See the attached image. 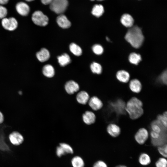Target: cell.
Returning a JSON list of instances; mask_svg holds the SVG:
<instances>
[{
	"instance_id": "obj_18",
	"label": "cell",
	"mask_w": 167,
	"mask_h": 167,
	"mask_svg": "<svg viewBox=\"0 0 167 167\" xmlns=\"http://www.w3.org/2000/svg\"><path fill=\"white\" fill-rule=\"evenodd\" d=\"M116 77L120 82L123 83H127L130 78V75L127 71L124 70H119L116 74Z\"/></svg>"
},
{
	"instance_id": "obj_25",
	"label": "cell",
	"mask_w": 167,
	"mask_h": 167,
	"mask_svg": "<svg viewBox=\"0 0 167 167\" xmlns=\"http://www.w3.org/2000/svg\"><path fill=\"white\" fill-rule=\"evenodd\" d=\"M73 167H84V162L83 159L80 156H76L72 159L71 161Z\"/></svg>"
},
{
	"instance_id": "obj_41",
	"label": "cell",
	"mask_w": 167,
	"mask_h": 167,
	"mask_svg": "<svg viewBox=\"0 0 167 167\" xmlns=\"http://www.w3.org/2000/svg\"><path fill=\"white\" fill-rule=\"evenodd\" d=\"M91 0V1H94L95 0ZM97 0V1H104V0Z\"/></svg>"
},
{
	"instance_id": "obj_38",
	"label": "cell",
	"mask_w": 167,
	"mask_h": 167,
	"mask_svg": "<svg viewBox=\"0 0 167 167\" xmlns=\"http://www.w3.org/2000/svg\"><path fill=\"white\" fill-rule=\"evenodd\" d=\"M9 0H0V5H6L7 4Z\"/></svg>"
},
{
	"instance_id": "obj_14",
	"label": "cell",
	"mask_w": 167,
	"mask_h": 167,
	"mask_svg": "<svg viewBox=\"0 0 167 167\" xmlns=\"http://www.w3.org/2000/svg\"><path fill=\"white\" fill-rule=\"evenodd\" d=\"M107 131L108 133L112 137H116L121 133V130L120 127L114 123L109 124L107 127Z\"/></svg>"
},
{
	"instance_id": "obj_17",
	"label": "cell",
	"mask_w": 167,
	"mask_h": 167,
	"mask_svg": "<svg viewBox=\"0 0 167 167\" xmlns=\"http://www.w3.org/2000/svg\"><path fill=\"white\" fill-rule=\"evenodd\" d=\"M120 21L124 26L127 28L132 27L134 23V20L132 17L127 13L124 14L122 16Z\"/></svg>"
},
{
	"instance_id": "obj_29",
	"label": "cell",
	"mask_w": 167,
	"mask_h": 167,
	"mask_svg": "<svg viewBox=\"0 0 167 167\" xmlns=\"http://www.w3.org/2000/svg\"><path fill=\"white\" fill-rule=\"evenodd\" d=\"M66 153L73 154V150L72 147L68 144L65 143H61L59 144Z\"/></svg>"
},
{
	"instance_id": "obj_35",
	"label": "cell",
	"mask_w": 167,
	"mask_h": 167,
	"mask_svg": "<svg viewBox=\"0 0 167 167\" xmlns=\"http://www.w3.org/2000/svg\"><path fill=\"white\" fill-rule=\"evenodd\" d=\"M56 153L57 156L58 157H60L66 154L62 148L60 146L57 147Z\"/></svg>"
},
{
	"instance_id": "obj_39",
	"label": "cell",
	"mask_w": 167,
	"mask_h": 167,
	"mask_svg": "<svg viewBox=\"0 0 167 167\" xmlns=\"http://www.w3.org/2000/svg\"><path fill=\"white\" fill-rule=\"evenodd\" d=\"M34 0H24L25 1L28 2H30L34 1Z\"/></svg>"
},
{
	"instance_id": "obj_2",
	"label": "cell",
	"mask_w": 167,
	"mask_h": 167,
	"mask_svg": "<svg viewBox=\"0 0 167 167\" xmlns=\"http://www.w3.org/2000/svg\"><path fill=\"white\" fill-rule=\"evenodd\" d=\"M125 38L134 48H139L144 40V36L141 28L137 26H132L126 33Z\"/></svg>"
},
{
	"instance_id": "obj_19",
	"label": "cell",
	"mask_w": 167,
	"mask_h": 167,
	"mask_svg": "<svg viewBox=\"0 0 167 167\" xmlns=\"http://www.w3.org/2000/svg\"><path fill=\"white\" fill-rule=\"evenodd\" d=\"M42 72L44 76L49 78L53 77L55 74L54 69L50 64H46L44 66L42 69Z\"/></svg>"
},
{
	"instance_id": "obj_1",
	"label": "cell",
	"mask_w": 167,
	"mask_h": 167,
	"mask_svg": "<svg viewBox=\"0 0 167 167\" xmlns=\"http://www.w3.org/2000/svg\"><path fill=\"white\" fill-rule=\"evenodd\" d=\"M143 106L142 101L137 98L133 97L127 101L125 105V110L131 119L135 120L140 117L143 114Z\"/></svg>"
},
{
	"instance_id": "obj_10",
	"label": "cell",
	"mask_w": 167,
	"mask_h": 167,
	"mask_svg": "<svg viewBox=\"0 0 167 167\" xmlns=\"http://www.w3.org/2000/svg\"><path fill=\"white\" fill-rule=\"evenodd\" d=\"M88 103L90 107L95 111L100 109L103 106L102 101L98 97L95 96L90 98Z\"/></svg>"
},
{
	"instance_id": "obj_30",
	"label": "cell",
	"mask_w": 167,
	"mask_h": 167,
	"mask_svg": "<svg viewBox=\"0 0 167 167\" xmlns=\"http://www.w3.org/2000/svg\"><path fill=\"white\" fill-rule=\"evenodd\" d=\"M156 167H167V161L164 157L160 158L155 164Z\"/></svg>"
},
{
	"instance_id": "obj_8",
	"label": "cell",
	"mask_w": 167,
	"mask_h": 167,
	"mask_svg": "<svg viewBox=\"0 0 167 167\" xmlns=\"http://www.w3.org/2000/svg\"><path fill=\"white\" fill-rule=\"evenodd\" d=\"M148 133L146 129L141 128L139 129L135 135L136 141L139 144H143L148 137Z\"/></svg>"
},
{
	"instance_id": "obj_3",
	"label": "cell",
	"mask_w": 167,
	"mask_h": 167,
	"mask_svg": "<svg viewBox=\"0 0 167 167\" xmlns=\"http://www.w3.org/2000/svg\"><path fill=\"white\" fill-rule=\"evenodd\" d=\"M31 19L34 24L39 26L47 25L49 22L48 17L40 10L34 11L32 14Z\"/></svg>"
},
{
	"instance_id": "obj_15",
	"label": "cell",
	"mask_w": 167,
	"mask_h": 167,
	"mask_svg": "<svg viewBox=\"0 0 167 167\" xmlns=\"http://www.w3.org/2000/svg\"><path fill=\"white\" fill-rule=\"evenodd\" d=\"M130 90L135 93H139L142 88L141 83L137 79H133L131 80L129 85Z\"/></svg>"
},
{
	"instance_id": "obj_21",
	"label": "cell",
	"mask_w": 167,
	"mask_h": 167,
	"mask_svg": "<svg viewBox=\"0 0 167 167\" xmlns=\"http://www.w3.org/2000/svg\"><path fill=\"white\" fill-rule=\"evenodd\" d=\"M58 61L60 65L64 66L70 63L71 62V59L69 55L66 53L58 56Z\"/></svg>"
},
{
	"instance_id": "obj_24",
	"label": "cell",
	"mask_w": 167,
	"mask_h": 167,
	"mask_svg": "<svg viewBox=\"0 0 167 167\" xmlns=\"http://www.w3.org/2000/svg\"><path fill=\"white\" fill-rule=\"evenodd\" d=\"M69 49L71 52L76 56H79L82 54L81 48L75 43H71L69 45Z\"/></svg>"
},
{
	"instance_id": "obj_4",
	"label": "cell",
	"mask_w": 167,
	"mask_h": 167,
	"mask_svg": "<svg viewBox=\"0 0 167 167\" xmlns=\"http://www.w3.org/2000/svg\"><path fill=\"white\" fill-rule=\"evenodd\" d=\"M68 5L67 0H53L49 4V8L57 14H62L66 11Z\"/></svg>"
},
{
	"instance_id": "obj_33",
	"label": "cell",
	"mask_w": 167,
	"mask_h": 167,
	"mask_svg": "<svg viewBox=\"0 0 167 167\" xmlns=\"http://www.w3.org/2000/svg\"><path fill=\"white\" fill-rule=\"evenodd\" d=\"M93 167H108V166L104 161H98L94 164Z\"/></svg>"
},
{
	"instance_id": "obj_5",
	"label": "cell",
	"mask_w": 167,
	"mask_h": 167,
	"mask_svg": "<svg viewBox=\"0 0 167 167\" xmlns=\"http://www.w3.org/2000/svg\"><path fill=\"white\" fill-rule=\"evenodd\" d=\"M1 24L5 30L10 32L15 30L18 25L17 20L13 17H6L1 19Z\"/></svg>"
},
{
	"instance_id": "obj_7",
	"label": "cell",
	"mask_w": 167,
	"mask_h": 167,
	"mask_svg": "<svg viewBox=\"0 0 167 167\" xmlns=\"http://www.w3.org/2000/svg\"><path fill=\"white\" fill-rule=\"evenodd\" d=\"M8 138L11 143L15 146L20 145L24 141V138L22 135L16 131L11 133L9 135Z\"/></svg>"
},
{
	"instance_id": "obj_20",
	"label": "cell",
	"mask_w": 167,
	"mask_h": 167,
	"mask_svg": "<svg viewBox=\"0 0 167 167\" xmlns=\"http://www.w3.org/2000/svg\"><path fill=\"white\" fill-rule=\"evenodd\" d=\"M104 12V8L101 4L95 5L92 8L91 13L94 16L99 17L102 15Z\"/></svg>"
},
{
	"instance_id": "obj_12",
	"label": "cell",
	"mask_w": 167,
	"mask_h": 167,
	"mask_svg": "<svg viewBox=\"0 0 167 167\" xmlns=\"http://www.w3.org/2000/svg\"><path fill=\"white\" fill-rule=\"evenodd\" d=\"M56 22L58 26L63 28H68L71 25L70 21L63 14L59 15L57 17Z\"/></svg>"
},
{
	"instance_id": "obj_22",
	"label": "cell",
	"mask_w": 167,
	"mask_h": 167,
	"mask_svg": "<svg viewBox=\"0 0 167 167\" xmlns=\"http://www.w3.org/2000/svg\"><path fill=\"white\" fill-rule=\"evenodd\" d=\"M129 62L133 64L137 65L141 60V55L135 53H132L129 56Z\"/></svg>"
},
{
	"instance_id": "obj_36",
	"label": "cell",
	"mask_w": 167,
	"mask_h": 167,
	"mask_svg": "<svg viewBox=\"0 0 167 167\" xmlns=\"http://www.w3.org/2000/svg\"><path fill=\"white\" fill-rule=\"evenodd\" d=\"M4 121V116L3 113L0 110V125L2 124Z\"/></svg>"
},
{
	"instance_id": "obj_37",
	"label": "cell",
	"mask_w": 167,
	"mask_h": 167,
	"mask_svg": "<svg viewBox=\"0 0 167 167\" xmlns=\"http://www.w3.org/2000/svg\"><path fill=\"white\" fill-rule=\"evenodd\" d=\"M53 0H41L42 4L44 5L50 4Z\"/></svg>"
},
{
	"instance_id": "obj_28",
	"label": "cell",
	"mask_w": 167,
	"mask_h": 167,
	"mask_svg": "<svg viewBox=\"0 0 167 167\" xmlns=\"http://www.w3.org/2000/svg\"><path fill=\"white\" fill-rule=\"evenodd\" d=\"M93 52L96 54L100 55L103 52V48L102 46L99 44H95L92 47Z\"/></svg>"
},
{
	"instance_id": "obj_6",
	"label": "cell",
	"mask_w": 167,
	"mask_h": 167,
	"mask_svg": "<svg viewBox=\"0 0 167 167\" xmlns=\"http://www.w3.org/2000/svg\"><path fill=\"white\" fill-rule=\"evenodd\" d=\"M15 8L18 14L22 17L28 16L30 12V7L28 4L23 1L17 2L15 4Z\"/></svg>"
},
{
	"instance_id": "obj_27",
	"label": "cell",
	"mask_w": 167,
	"mask_h": 167,
	"mask_svg": "<svg viewBox=\"0 0 167 167\" xmlns=\"http://www.w3.org/2000/svg\"><path fill=\"white\" fill-rule=\"evenodd\" d=\"M157 120H159L165 128L167 126V113L165 111L162 114L157 116Z\"/></svg>"
},
{
	"instance_id": "obj_11",
	"label": "cell",
	"mask_w": 167,
	"mask_h": 167,
	"mask_svg": "<svg viewBox=\"0 0 167 167\" xmlns=\"http://www.w3.org/2000/svg\"><path fill=\"white\" fill-rule=\"evenodd\" d=\"M37 59L40 62H44L47 61L50 58L49 51L45 48H42L36 54Z\"/></svg>"
},
{
	"instance_id": "obj_31",
	"label": "cell",
	"mask_w": 167,
	"mask_h": 167,
	"mask_svg": "<svg viewBox=\"0 0 167 167\" xmlns=\"http://www.w3.org/2000/svg\"><path fill=\"white\" fill-rule=\"evenodd\" d=\"M167 148L166 144L159 146L158 147V150L159 153L165 157H166L167 156Z\"/></svg>"
},
{
	"instance_id": "obj_13",
	"label": "cell",
	"mask_w": 167,
	"mask_h": 167,
	"mask_svg": "<svg viewBox=\"0 0 167 167\" xmlns=\"http://www.w3.org/2000/svg\"><path fill=\"white\" fill-rule=\"evenodd\" d=\"M82 119L85 124L90 125L95 122L96 117L95 114L92 112L87 111L83 114Z\"/></svg>"
},
{
	"instance_id": "obj_9",
	"label": "cell",
	"mask_w": 167,
	"mask_h": 167,
	"mask_svg": "<svg viewBox=\"0 0 167 167\" xmlns=\"http://www.w3.org/2000/svg\"><path fill=\"white\" fill-rule=\"evenodd\" d=\"M64 89L67 94L72 95L79 90V86L77 82L74 80H71L66 83L64 85Z\"/></svg>"
},
{
	"instance_id": "obj_26",
	"label": "cell",
	"mask_w": 167,
	"mask_h": 167,
	"mask_svg": "<svg viewBox=\"0 0 167 167\" xmlns=\"http://www.w3.org/2000/svg\"><path fill=\"white\" fill-rule=\"evenodd\" d=\"M90 68L91 71L94 73L100 74L102 72V66L100 64L97 62H92Z\"/></svg>"
},
{
	"instance_id": "obj_34",
	"label": "cell",
	"mask_w": 167,
	"mask_h": 167,
	"mask_svg": "<svg viewBox=\"0 0 167 167\" xmlns=\"http://www.w3.org/2000/svg\"><path fill=\"white\" fill-rule=\"evenodd\" d=\"M167 71H164L160 76L161 80L164 84H167Z\"/></svg>"
},
{
	"instance_id": "obj_40",
	"label": "cell",
	"mask_w": 167,
	"mask_h": 167,
	"mask_svg": "<svg viewBox=\"0 0 167 167\" xmlns=\"http://www.w3.org/2000/svg\"><path fill=\"white\" fill-rule=\"evenodd\" d=\"M116 167H127V166L124 165H118Z\"/></svg>"
},
{
	"instance_id": "obj_32",
	"label": "cell",
	"mask_w": 167,
	"mask_h": 167,
	"mask_svg": "<svg viewBox=\"0 0 167 167\" xmlns=\"http://www.w3.org/2000/svg\"><path fill=\"white\" fill-rule=\"evenodd\" d=\"M8 14V10L4 6L0 5V19L6 17Z\"/></svg>"
},
{
	"instance_id": "obj_16",
	"label": "cell",
	"mask_w": 167,
	"mask_h": 167,
	"mask_svg": "<svg viewBox=\"0 0 167 167\" xmlns=\"http://www.w3.org/2000/svg\"><path fill=\"white\" fill-rule=\"evenodd\" d=\"M76 98L77 101L79 104L85 105L88 103L90 97L87 92L84 91H82L77 94Z\"/></svg>"
},
{
	"instance_id": "obj_23",
	"label": "cell",
	"mask_w": 167,
	"mask_h": 167,
	"mask_svg": "<svg viewBox=\"0 0 167 167\" xmlns=\"http://www.w3.org/2000/svg\"><path fill=\"white\" fill-rule=\"evenodd\" d=\"M139 163L143 165H147L150 164L151 160L150 156L147 154L143 153L139 156Z\"/></svg>"
}]
</instances>
